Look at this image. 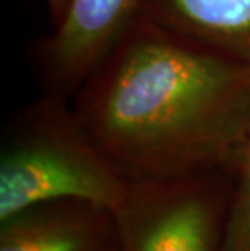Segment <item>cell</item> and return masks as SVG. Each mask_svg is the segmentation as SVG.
Segmentation results:
<instances>
[{
    "instance_id": "cell-1",
    "label": "cell",
    "mask_w": 250,
    "mask_h": 251,
    "mask_svg": "<svg viewBox=\"0 0 250 251\" xmlns=\"http://www.w3.org/2000/svg\"><path fill=\"white\" fill-rule=\"evenodd\" d=\"M72 105L130 183L236 172L250 126V63L137 13Z\"/></svg>"
},
{
    "instance_id": "cell-2",
    "label": "cell",
    "mask_w": 250,
    "mask_h": 251,
    "mask_svg": "<svg viewBox=\"0 0 250 251\" xmlns=\"http://www.w3.org/2000/svg\"><path fill=\"white\" fill-rule=\"evenodd\" d=\"M65 96L42 93L8 120L0 149V221L29 206L78 200L115 211L130 181L93 141Z\"/></svg>"
},
{
    "instance_id": "cell-3",
    "label": "cell",
    "mask_w": 250,
    "mask_h": 251,
    "mask_svg": "<svg viewBox=\"0 0 250 251\" xmlns=\"http://www.w3.org/2000/svg\"><path fill=\"white\" fill-rule=\"evenodd\" d=\"M234 170L130 183L114 211L117 251H222Z\"/></svg>"
},
{
    "instance_id": "cell-4",
    "label": "cell",
    "mask_w": 250,
    "mask_h": 251,
    "mask_svg": "<svg viewBox=\"0 0 250 251\" xmlns=\"http://www.w3.org/2000/svg\"><path fill=\"white\" fill-rule=\"evenodd\" d=\"M140 0H72L67 13L29 49L42 93L73 98L138 12Z\"/></svg>"
},
{
    "instance_id": "cell-5",
    "label": "cell",
    "mask_w": 250,
    "mask_h": 251,
    "mask_svg": "<svg viewBox=\"0 0 250 251\" xmlns=\"http://www.w3.org/2000/svg\"><path fill=\"white\" fill-rule=\"evenodd\" d=\"M114 212L88 201L39 202L0 221V251H117Z\"/></svg>"
},
{
    "instance_id": "cell-6",
    "label": "cell",
    "mask_w": 250,
    "mask_h": 251,
    "mask_svg": "<svg viewBox=\"0 0 250 251\" xmlns=\"http://www.w3.org/2000/svg\"><path fill=\"white\" fill-rule=\"evenodd\" d=\"M137 13L185 39L250 63V0H140Z\"/></svg>"
},
{
    "instance_id": "cell-7",
    "label": "cell",
    "mask_w": 250,
    "mask_h": 251,
    "mask_svg": "<svg viewBox=\"0 0 250 251\" xmlns=\"http://www.w3.org/2000/svg\"><path fill=\"white\" fill-rule=\"evenodd\" d=\"M222 251H250V126L236 167V185Z\"/></svg>"
},
{
    "instance_id": "cell-8",
    "label": "cell",
    "mask_w": 250,
    "mask_h": 251,
    "mask_svg": "<svg viewBox=\"0 0 250 251\" xmlns=\"http://www.w3.org/2000/svg\"><path fill=\"white\" fill-rule=\"evenodd\" d=\"M70 2L72 0H46L47 7H49V13H51V18H52V23H58L62 20L63 15L67 13L68 7H70ZM52 25V26H54Z\"/></svg>"
}]
</instances>
